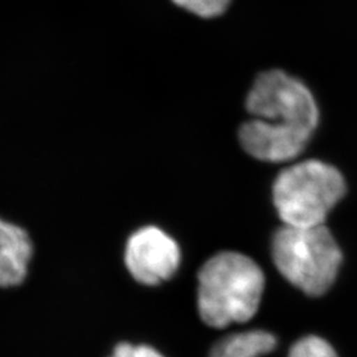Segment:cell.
Returning <instances> with one entry per match:
<instances>
[{"mask_svg": "<svg viewBox=\"0 0 357 357\" xmlns=\"http://www.w3.org/2000/svg\"><path fill=\"white\" fill-rule=\"evenodd\" d=\"M264 290L265 274L250 257L221 252L199 271V314L213 328L249 321L259 308Z\"/></svg>", "mask_w": 357, "mask_h": 357, "instance_id": "obj_1", "label": "cell"}, {"mask_svg": "<svg viewBox=\"0 0 357 357\" xmlns=\"http://www.w3.org/2000/svg\"><path fill=\"white\" fill-rule=\"evenodd\" d=\"M271 255L282 275L310 296L331 289L343 262L340 246L326 225H283L273 236Z\"/></svg>", "mask_w": 357, "mask_h": 357, "instance_id": "obj_2", "label": "cell"}, {"mask_svg": "<svg viewBox=\"0 0 357 357\" xmlns=\"http://www.w3.org/2000/svg\"><path fill=\"white\" fill-rule=\"evenodd\" d=\"M345 195L339 169L310 159L282 169L273 184V202L287 227L312 228L324 225L333 206Z\"/></svg>", "mask_w": 357, "mask_h": 357, "instance_id": "obj_3", "label": "cell"}, {"mask_svg": "<svg viewBox=\"0 0 357 357\" xmlns=\"http://www.w3.org/2000/svg\"><path fill=\"white\" fill-rule=\"evenodd\" d=\"M246 109L255 119L310 135L319 123V109L306 85L274 69L261 73L246 98Z\"/></svg>", "mask_w": 357, "mask_h": 357, "instance_id": "obj_4", "label": "cell"}, {"mask_svg": "<svg viewBox=\"0 0 357 357\" xmlns=\"http://www.w3.org/2000/svg\"><path fill=\"white\" fill-rule=\"evenodd\" d=\"M181 253L178 243L158 227L134 231L126 243L125 264L137 282L156 286L169 280L178 268Z\"/></svg>", "mask_w": 357, "mask_h": 357, "instance_id": "obj_5", "label": "cell"}, {"mask_svg": "<svg viewBox=\"0 0 357 357\" xmlns=\"http://www.w3.org/2000/svg\"><path fill=\"white\" fill-rule=\"evenodd\" d=\"M238 137L243 150L255 159L282 163L302 153L312 135L294 128L274 126L255 118L243 123Z\"/></svg>", "mask_w": 357, "mask_h": 357, "instance_id": "obj_6", "label": "cell"}, {"mask_svg": "<svg viewBox=\"0 0 357 357\" xmlns=\"http://www.w3.org/2000/svg\"><path fill=\"white\" fill-rule=\"evenodd\" d=\"M32 243L26 230L0 218V287H13L26 280Z\"/></svg>", "mask_w": 357, "mask_h": 357, "instance_id": "obj_7", "label": "cell"}, {"mask_svg": "<svg viewBox=\"0 0 357 357\" xmlns=\"http://www.w3.org/2000/svg\"><path fill=\"white\" fill-rule=\"evenodd\" d=\"M287 357H337V354L323 337L308 335L294 343Z\"/></svg>", "mask_w": 357, "mask_h": 357, "instance_id": "obj_8", "label": "cell"}, {"mask_svg": "<svg viewBox=\"0 0 357 357\" xmlns=\"http://www.w3.org/2000/svg\"><path fill=\"white\" fill-rule=\"evenodd\" d=\"M176 6L196 16L209 19L225 13L230 0H172Z\"/></svg>", "mask_w": 357, "mask_h": 357, "instance_id": "obj_9", "label": "cell"}, {"mask_svg": "<svg viewBox=\"0 0 357 357\" xmlns=\"http://www.w3.org/2000/svg\"><path fill=\"white\" fill-rule=\"evenodd\" d=\"M110 357H165V355L150 345L121 343L115 347Z\"/></svg>", "mask_w": 357, "mask_h": 357, "instance_id": "obj_10", "label": "cell"}, {"mask_svg": "<svg viewBox=\"0 0 357 357\" xmlns=\"http://www.w3.org/2000/svg\"><path fill=\"white\" fill-rule=\"evenodd\" d=\"M209 357H234V356H228V355H221V354H216V352H211V355Z\"/></svg>", "mask_w": 357, "mask_h": 357, "instance_id": "obj_11", "label": "cell"}]
</instances>
